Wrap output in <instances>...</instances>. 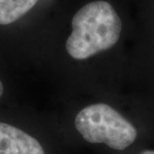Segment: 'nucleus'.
<instances>
[{
  "label": "nucleus",
  "mask_w": 154,
  "mask_h": 154,
  "mask_svg": "<svg viewBox=\"0 0 154 154\" xmlns=\"http://www.w3.org/2000/svg\"><path fill=\"white\" fill-rule=\"evenodd\" d=\"M122 21L108 2L89 3L72 19V33L66 41L68 53L83 60L115 45L121 36Z\"/></svg>",
  "instance_id": "obj_1"
},
{
  "label": "nucleus",
  "mask_w": 154,
  "mask_h": 154,
  "mask_svg": "<svg viewBox=\"0 0 154 154\" xmlns=\"http://www.w3.org/2000/svg\"><path fill=\"white\" fill-rule=\"evenodd\" d=\"M75 126L86 141L119 152L132 147L140 136L132 122L106 104L85 107L77 114Z\"/></svg>",
  "instance_id": "obj_2"
},
{
  "label": "nucleus",
  "mask_w": 154,
  "mask_h": 154,
  "mask_svg": "<svg viewBox=\"0 0 154 154\" xmlns=\"http://www.w3.org/2000/svg\"><path fill=\"white\" fill-rule=\"evenodd\" d=\"M0 154H45L38 140L22 129L0 122Z\"/></svg>",
  "instance_id": "obj_3"
},
{
  "label": "nucleus",
  "mask_w": 154,
  "mask_h": 154,
  "mask_svg": "<svg viewBox=\"0 0 154 154\" xmlns=\"http://www.w3.org/2000/svg\"><path fill=\"white\" fill-rule=\"evenodd\" d=\"M38 0H0V25H8L23 17Z\"/></svg>",
  "instance_id": "obj_4"
},
{
  "label": "nucleus",
  "mask_w": 154,
  "mask_h": 154,
  "mask_svg": "<svg viewBox=\"0 0 154 154\" xmlns=\"http://www.w3.org/2000/svg\"><path fill=\"white\" fill-rule=\"evenodd\" d=\"M137 154H154V148L153 149H151V148L143 149V150L140 151Z\"/></svg>",
  "instance_id": "obj_5"
},
{
  "label": "nucleus",
  "mask_w": 154,
  "mask_h": 154,
  "mask_svg": "<svg viewBox=\"0 0 154 154\" xmlns=\"http://www.w3.org/2000/svg\"><path fill=\"white\" fill-rule=\"evenodd\" d=\"M3 93H4V86H3V83L0 81V97L2 96Z\"/></svg>",
  "instance_id": "obj_6"
}]
</instances>
